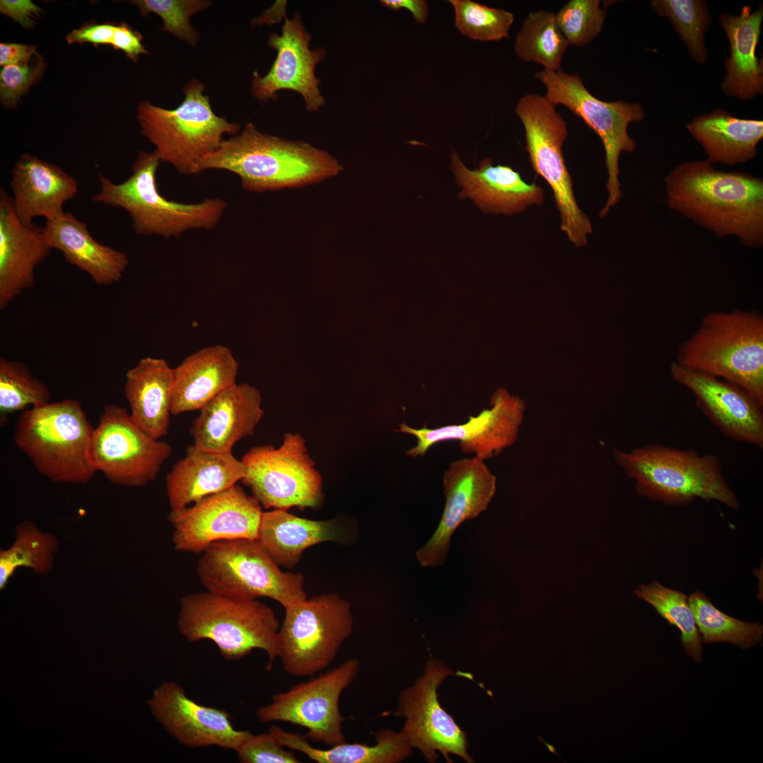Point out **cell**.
<instances>
[{
    "label": "cell",
    "mask_w": 763,
    "mask_h": 763,
    "mask_svg": "<svg viewBox=\"0 0 763 763\" xmlns=\"http://www.w3.org/2000/svg\"><path fill=\"white\" fill-rule=\"evenodd\" d=\"M242 461L247 468L242 481L266 509H315L323 503L322 477L300 434L286 433L276 449L253 447Z\"/></svg>",
    "instance_id": "obj_13"
},
{
    "label": "cell",
    "mask_w": 763,
    "mask_h": 763,
    "mask_svg": "<svg viewBox=\"0 0 763 763\" xmlns=\"http://www.w3.org/2000/svg\"><path fill=\"white\" fill-rule=\"evenodd\" d=\"M634 593L651 605L661 617L680 630V640L685 652L695 662H700L702 658L701 636L687 596L666 588L656 581L647 586L640 585Z\"/></svg>",
    "instance_id": "obj_39"
},
{
    "label": "cell",
    "mask_w": 763,
    "mask_h": 763,
    "mask_svg": "<svg viewBox=\"0 0 763 763\" xmlns=\"http://www.w3.org/2000/svg\"><path fill=\"white\" fill-rule=\"evenodd\" d=\"M148 704L163 728L187 747L217 746L236 751L252 734L235 729L225 710L201 705L188 697L174 681L162 682Z\"/></svg>",
    "instance_id": "obj_21"
},
{
    "label": "cell",
    "mask_w": 763,
    "mask_h": 763,
    "mask_svg": "<svg viewBox=\"0 0 763 763\" xmlns=\"http://www.w3.org/2000/svg\"><path fill=\"white\" fill-rule=\"evenodd\" d=\"M42 230L52 249L60 251L66 261L87 273L97 285L119 282L129 264L124 252L97 242L87 224L71 213L46 220Z\"/></svg>",
    "instance_id": "obj_28"
},
{
    "label": "cell",
    "mask_w": 763,
    "mask_h": 763,
    "mask_svg": "<svg viewBox=\"0 0 763 763\" xmlns=\"http://www.w3.org/2000/svg\"><path fill=\"white\" fill-rule=\"evenodd\" d=\"M538 739L539 742H540L541 743H543V744H545V746L547 747L548 750H549V751H550V752L551 753H552L553 755H555L556 756H557V757H559L560 759H562V760L563 761V762H565V761H564V759H562V758L561 757V756H560V755H559V754H558V753L557 752V751H556V749H555V747H554V746H553L552 745H551V744L548 743V742H546V741H545V740H544V739H543V738H542L541 736H538Z\"/></svg>",
    "instance_id": "obj_51"
},
{
    "label": "cell",
    "mask_w": 763,
    "mask_h": 763,
    "mask_svg": "<svg viewBox=\"0 0 763 763\" xmlns=\"http://www.w3.org/2000/svg\"><path fill=\"white\" fill-rule=\"evenodd\" d=\"M343 538L344 531L335 519L310 520L275 509L263 511L257 537L276 563L288 569L298 564L309 547Z\"/></svg>",
    "instance_id": "obj_32"
},
{
    "label": "cell",
    "mask_w": 763,
    "mask_h": 763,
    "mask_svg": "<svg viewBox=\"0 0 763 763\" xmlns=\"http://www.w3.org/2000/svg\"><path fill=\"white\" fill-rule=\"evenodd\" d=\"M173 386L174 368L162 358L144 357L126 373L124 394L130 418L155 439L168 432Z\"/></svg>",
    "instance_id": "obj_31"
},
{
    "label": "cell",
    "mask_w": 763,
    "mask_h": 763,
    "mask_svg": "<svg viewBox=\"0 0 763 763\" xmlns=\"http://www.w3.org/2000/svg\"><path fill=\"white\" fill-rule=\"evenodd\" d=\"M686 129L703 147L708 161L728 165L756 157L763 138L762 120L740 119L721 109L694 117Z\"/></svg>",
    "instance_id": "obj_33"
},
{
    "label": "cell",
    "mask_w": 763,
    "mask_h": 763,
    "mask_svg": "<svg viewBox=\"0 0 763 763\" xmlns=\"http://www.w3.org/2000/svg\"><path fill=\"white\" fill-rule=\"evenodd\" d=\"M48 387L35 377L23 363L0 358V425L5 427L8 416L28 406L49 402Z\"/></svg>",
    "instance_id": "obj_40"
},
{
    "label": "cell",
    "mask_w": 763,
    "mask_h": 763,
    "mask_svg": "<svg viewBox=\"0 0 763 763\" xmlns=\"http://www.w3.org/2000/svg\"><path fill=\"white\" fill-rule=\"evenodd\" d=\"M42 8L30 0H1L0 12L8 16L25 28H31L35 23L34 18Z\"/></svg>",
    "instance_id": "obj_48"
},
{
    "label": "cell",
    "mask_w": 763,
    "mask_h": 763,
    "mask_svg": "<svg viewBox=\"0 0 763 763\" xmlns=\"http://www.w3.org/2000/svg\"><path fill=\"white\" fill-rule=\"evenodd\" d=\"M239 363L231 350L215 345L198 350L174 368L172 414L200 410L236 384Z\"/></svg>",
    "instance_id": "obj_30"
},
{
    "label": "cell",
    "mask_w": 763,
    "mask_h": 763,
    "mask_svg": "<svg viewBox=\"0 0 763 763\" xmlns=\"http://www.w3.org/2000/svg\"><path fill=\"white\" fill-rule=\"evenodd\" d=\"M171 454L170 444L147 435L125 408L112 404L104 407L93 431L90 459L95 471L110 483L144 486L157 478Z\"/></svg>",
    "instance_id": "obj_14"
},
{
    "label": "cell",
    "mask_w": 763,
    "mask_h": 763,
    "mask_svg": "<svg viewBox=\"0 0 763 763\" xmlns=\"http://www.w3.org/2000/svg\"><path fill=\"white\" fill-rule=\"evenodd\" d=\"M197 574L207 591L218 595L268 597L284 608L307 598L303 574L282 572L258 539L212 543L202 552Z\"/></svg>",
    "instance_id": "obj_9"
},
{
    "label": "cell",
    "mask_w": 763,
    "mask_h": 763,
    "mask_svg": "<svg viewBox=\"0 0 763 763\" xmlns=\"http://www.w3.org/2000/svg\"><path fill=\"white\" fill-rule=\"evenodd\" d=\"M670 372L673 381L693 393L697 408L725 436L763 447V406L750 393L676 362L670 365Z\"/></svg>",
    "instance_id": "obj_22"
},
{
    "label": "cell",
    "mask_w": 763,
    "mask_h": 763,
    "mask_svg": "<svg viewBox=\"0 0 763 763\" xmlns=\"http://www.w3.org/2000/svg\"><path fill=\"white\" fill-rule=\"evenodd\" d=\"M10 186L16 214L28 226L37 216L51 220L61 215L64 204L78 192V182L69 174L28 153L14 165Z\"/></svg>",
    "instance_id": "obj_26"
},
{
    "label": "cell",
    "mask_w": 763,
    "mask_h": 763,
    "mask_svg": "<svg viewBox=\"0 0 763 763\" xmlns=\"http://www.w3.org/2000/svg\"><path fill=\"white\" fill-rule=\"evenodd\" d=\"M762 19V6L752 12L750 6H744L738 16L729 13L718 16L730 43L721 86L727 96L746 101L763 93V60L756 56Z\"/></svg>",
    "instance_id": "obj_29"
},
{
    "label": "cell",
    "mask_w": 763,
    "mask_h": 763,
    "mask_svg": "<svg viewBox=\"0 0 763 763\" xmlns=\"http://www.w3.org/2000/svg\"><path fill=\"white\" fill-rule=\"evenodd\" d=\"M43 59L39 57L30 64H20L3 66L0 71V98L6 107H14L20 97L42 76Z\"/></svg>",
    "instance_id": "obj_44"
},
{
    "label": "cell",
    "mask_w": 763,
    "mask_h": 763,
    "mask_svg": "<svg viewBox=\"0 0 763 763\" xmlns=\"http://www.w3.org/2000/svg\"><path fill=\"white\" fill-rule=\"evenodd\" d=\"M651 8L673 25L687 47L690 56L704 64L708 60L705 34L711 23L703 0H652Z\"/></svg>",
    "instance_id": "obj_38"
},
{
    "label": "cell",
    "mask_w": 763,
    "mask_h": 763,
    "mask_svg": "<svg viewBox=\"0 0 763 763\" xmlns=\"http://www.w3.org/2000/svg\"><path fill=\"white\" fill-rule=\"evenodd\" d=\"M669 207L719 237L763 245V180L718 171L707 160L685 162L664 179Z\"/></svg>",
    "instance_id": "obj_1"
},
{
    "label": "cell",
    "mask_w": 763,
    "mask_h": 763,
    "mask_svg": "<svg viewBox=\"0 0 763 763\" xmlns=\"http://www.w3.org/2000/svg\"><path fill=\"white\" fill-rule=\"evenodd\" d=\"M179 605L177 628L189 641L210 639L228 661L239 660L260 649L268 656L266 670H272L278 658L280 623L266 604L207 591L184 596Z\"/></svg>",
    "instance_id": "obj_6"
},
{
    "label": "cell",
    "mask_w": 763,
    "mask_h": 763,
    "mask_svg": "<svg viewBox=\"0 0 763 763\" xmlns=\"http://www.w3.org/2000/svg\"><path fill=\"white\" fill-rule=\"evenodd\" d=\"M15 540L6 550L0 551V589L5 588L9 579L20 567L45 575L54 567V555L59 543L52 533L41 531L32 521L25 520L15 529Z\"/></svg>",
    "instance_id": "obj_36"
},
{
    "label": "cell",
    "mask_w": 763,
    "mask_h": 763,
    "mask_svg": "<svg viewBox=\"0 0 763 763\" xmlns=\"http://www.w3.org/2000/svg\"><path fill=\"white\" fill-rule=\"evenodd\" d=\"M676 362L735 384L763 406V317L740 309L706 314Z\"/></svg>",
    "instance_id": "obj_3"
},
{
    "label": "cell",
    "mask_w": 763,
    "mask_h": 763,
    "mask_svg": "<svg viewBox=\"0 0 763 763\" xmlns=\"http://www.w3.org/2000/svg\"><path fill=\"white\" fill-rule=\"evenodd\" d=\"M360 662L350 658L338 666L288 690L272 696L271 702L259 707L261 723L289 722L306 728L309 740L333 746L346 742L344 718L339 709L341 693L356 678Z\"/></svg>",
    "instance_id": "obj_15"
},
{
    "label": "cell",
    "mask_w": 763,
    "mask_h": 763,
    "mask_svg": "<svg viewBox=\"0 0 763 763\" xmlns=\"http://www.w3.org/2000/svg\"><path fill=\"white\" fill-rule=\"evenodd\" d=\"M688 603L704 644L723 641L746 649L762 641L761 624L743 622L726 615L702 592L697 591L691 594Z\"/></svg>",
    "instance_id": "obj_37"
},
{
    "label": "cell",
    "mask_w": 763,
    "mask_h": 763,
    "mask_svg": "<svg viewBox=\"0 0 763 763\" xmlns=\"http://www.w3.org/2000/svg\"><path fill=\"white\" fill-rule=\"evenodd\" d=\"M262 513L259 500L235 485L170 512L174 548L198 554L217 541L257 539Z\"/></svg>",
    "instance_id": "obj_16"
},
{
    "label": "cell",
    "mask_w": 763,
    "mask_h": 763,
    "mask_svg": "<svg viewBox=\"0 0 763 763\" xmlns=\"http://www.w3.org/2000/svg\"><path fill=\"white\" fill-rule=\"evenodd\" d=\"M142 35L124 23L116 25L111 45L114 49L122 50L127 58L136 61L139 55L148 54L143 45Z\"/></svg>",
    "instance_id": "obj_46"
},
{
    "label": "cell",
    "mask_w": 763,
    "mask_h": 763,
    "mask_svg": "<svg viewBox=\"0 0 763 763\" xmlns=\"http://www.w3.org/2000/svg\"><path fill=\"white\" fill-rule=\"evenodd\" d=\"M451 161V168L463 188L461 195L471 199L486 213L511 215L544 202L543 189L534 183H526L509 166L492 165V160L485 158L478 169L471 170L454 150Z\"/></svg>",
    "instance_id": "obj_25"
},
{
    "label": "cell",
    "mask_w": 763,
    "mask_h": 763,
    "mask_svg": "<svg viewBox=\"0 0 763 763\" xmlns=\"http://www.w3.org/2000/svg\"><path fill=\"white\" fill-rule=\"evenodd\" d=\"M161 160L158 152L139 150L132 165V174L120 184L98 174L100 191L92 201L122 208L130 216L139 235L179 237L194 229L212 230L220 221L227 203L220 199H206L196 203H184L165 199L160 194L156 174Z\"/></svg>",
    "instance_id": "obj_7"
},
{
    "label": "cell",
    "mask_w": 763,
    "mask_h": 763,
    "mask_svg": "<svg viewBox=\"0 0 763 763\" xmlns=\"http://www.w3.org/2000/svg\"><path fill=\"white\" fill-rule=\"evenodd\" d=\"M599 0H571L555 14L557 25L569 45L583 47L602 31L605 10Z\"/></svg>",
    "instance_id": "obj_43"
},
{
    "label": "cell",
    "mask_w": 763,
    "mask_h": 763,
    "mask_svg": "<svg viewBox=\"0 0 763 763\" xmlns=\"http://www.w3.org/2000/svg\"><path fill=\"white\" fill-rule=\"evenodd\" d=\"M183 91L184 99L174 110L141 101L137 119L141 134L155 146L161 162L181 174L197 175L201 161L220 146L223 135L237 134L240 124L213 112L197 79L187 82Z\"/></svg>",
    "instance_id": "obj_8"
},
{
    "label": "cell",
    "mask_w": 763,
    "mask_h": 763,
    "mask_svg": "<svg viewBox=\"0 0 763 763\" xmlns=\"http://www.w3.org/2000/svg\"><path fill=\"white\" fill-rule=\"evenodd\" d=\"M42 227L23 225L12 196L0 190V309L35 285V270L50 254Z\"/></svg>",
    "instance_id": "obj_24"
},
{
    "label": "cell",
    "mask_w": 763,
    "mask_h": 763,
    "mask_svg": "<svg viewBox=\"0 0 763 763\" xmlns=\"http://www.w3.org/2000/svg\"><path fill=\"white\" fill-rule=\"evenodd\" d=\"M453 671L440 661L431 658L424 674L413 686L403 690L395 715L406 718L401 731L412 747L419 749L427 762L432 763L441 752L447 762L449 754L459 756L467 762H473L467 752L466 733L454 718L440 706L437 690Z\"/></svg>",
    "instance_id": "obj_17"
},
{
    "label": "cell",
    "mask_w": 763,
    "mask_h": 763,
    "mask_svg": "<svg viewBox=\"0 0 763 763\" xmlns=\"http://www.w3.org/2000/svg\"><path fill=\"white\" fill-rule=\"evenodd\" d=\"M143 16L150 13L158 15L162 20L163 32L174 35L180 40L195 46L199 34L190 23L192 16L206 9L211 4L207 0H134Z\"/></svg>",
    "instance_id": "obj_42"
},
{
    "label": "cell",
    "mask_w": 763,
    "mask_h": 763,
    "mask_svg": "<svg viewBox=\"0 0 763 763\" xmlns=\"http://www.w3.org/2000/svg\"><path fill=\"white\" fill-rule=\"evenodd\" d=\"M35 47L18 43H0V65L28 64L36 54Z\"/></svg>",
    "instance_id": "obj_49"
},
{
    "label": "cell",
    "mask_w": 763,
    "mask_h": 763,
    "mask_svg": "<svg viewBox=\"0 0 763 763\" xmlns=\"http://www.w3.org/2000/svg\"><path fill=\"white\" fill-rule=\"evenodd\" d=\"M490 405V409L469 416L463 424L415 429L403 422L395 431L416 438V445L406 451L412 458L424 456L437 443L458 441L463 454H473L485 461L498 456L516 442L526 410L521 398L510 396L504 389L495 392Z\"/></svg>",
    "instance_id": "obj_18"
},
{
    "label": "cell",
    "mask_w": 763,
    "mask_h": 763,
    "mask_svg": "<svg viewBox=\"0 0 763 763\" xmlns=\"http://www.w3.org/2000/svg\"><path fill=\"white\" fill-rule=\"evenodd\" d=\"M535 77L546 88L545 97L554 105L567 107L599 136L605 154L608 199L600 211L605 217L620 201L622 193L619 180V158L622 152L632 153L637 142L628 134V125L641 122L645 116L639 103L623 100L605 102L594 97L578 74L543 69Z\"/></svg>",
    "instance_id": "obj_12"
},
{
    "label": "cell",
    "mask_w": 763,
    "mask_h": 763,
    "mask_svg": "<svg viewBox=\"0 0 763 763\" xmlns=\"http://www.w3.org/2000/svg\"><path fill=\"white\" fill-rule=\"evenodd\" d=\"M285 609L278 632V656L295 677L314 676L327 668L350 636V602L328 593L297 602Z\"/></svg>",
    "instance_id": "obj_11"
},
{
    "label": "cell",
    "mask_w": 763,
    "mask_h": 763,
    "mask_svg": "<svg viewBox=\"0 0 763 763\" xmlns=\"http://www.w3.org/2000/svg\"><path fill=\"white\" fill-rule=\"evenodd\" d=\"M383 6L390 10L398 11L401 8L409 11L415 22L425 24L429 15L428 3L425 0H382Z\"/></svg>",
    "instance_id": "obj_50"
},
{
    "label": "cell",
    "mask_w": 763,
    "mask_h": 763,
    "mask_svg": "<svg viewBox=\"0 0 763 763\" xmlns=\"http://www.w3.org/2000/svg\"><path fill=\"white\" fill-rule=\"evenodd\" d=\"M569 43L560 31L555 14L548 11L529 13L515 39L514 51L523 61L560 71Z\"/></svg>",
    "instance_id": "obj_35"
},
{
    "label": "cell",
    "mask_w": 763,
    "mask_h": 763,
    "mask_svg": "<svg viewBox=\"0 0 763 763\" xmlns=\"http://www.w3.org/2000/svg\"><path fill=\"white\" fill-rule=\"evenodd\" d=\"M342 169L327 152L303 141L261 133L252 123L240 134L224 139L199 167V173L223 170L236 174L245 190L255 192L313 184Z\"/></svg>",
    "instance_id": "obj_2"
},
{
    "label": "cell",
    "mask_w": 763,
    "mask_h": 763,
    "mask_svg": "<svg viewBox=\"0 0 763 763\" xmlns=\"http://www.w3.org/2000/svg\"><path fill=\"white\" fill-rule=\"evenodd\" d=\"M268 731L278 743L299 751L318 763H397L412 754V746L401 731L380 728L375 733L376 745L347 743L328 749L313 747L307 736L300 733L287 732L272 725Z\"/></svg>",
    "instance_id": "obj_34"
},
{
    "label": "cell",
    "mask_w": 763,
    "mask_h": 763,
    "mask_svg": "<svg viewBox=\"0 0 763 763\" xmlns=\"http://www.w3.org/2000/svg\"><path fill=\"white\" fill-rule=\"evenodd\" d=\"M245 464L232 452L218 453L188 446L185 456L165 475L171 511H178L208 496L224 491L242 480Z\"/></svg>",
    "instance_id": "obj_27"
},
{
    "label": "cell",
    "mask_w": 763,
    "mask_h": 763,
    "mask_svg": "<svg viewBox=\"0 0 763 763\" xmlns=\"http://www.w3.org/2000/svg\"><path fill=\"white\" fill-rule=\"evenodd\" d=\"M311 40L300 13L292 18L285 17L281 34L272 33L267 40L268 45L277 52L271 68L264 76L254 73L251 92L256 99L267 101L275 99L279 90H290L302 95L308 112H316L324 105L315 69L327 51L321 47L311 49Z\"/></svg>",
    "instance_id": "obj_19"
},
{
    "label": "cell",
    "mask_w": 763,
    "mask_h": 763,
    "mask_svg": "<svg viewBox=\"0 0 763 763\" xmlns=\"http://www.w3.org/2000/svg\"><path fill=\"white\" fill-rule=\"evenodd\" d=\"M260 392L247 384H235L206 403L189 429L199 449L232 452L242 439L252 436L264 412Z\"/></svg>",
    "instance_id": "obj_23"
},
{
    "label": "cell",
    "mask_w": 763,
    "mask_h": 763,
    "mask_svg": "<svg viewBox=\"0 0 763 763\" xmlns=\"http://www.w3.org/2000/svg\"><path fill=\"white\" fill-rule=\"evenodd\" d=\"M116 25L90 23L73 30L66 36L69 44L111 45Z\"/></svg>",
    "instance_id": "obj_47"
},
{
    "label": "cell",
    "mask_w": 763,
    "mask_h": 763,
    "mask_svg": "<svg viewBox=\"0 0 763 763\" xmlns=\"http://www.w3.org/2000/svg\"><path fill=\"white\" fill-rule=\"evenodd\" d=\"M613 454L626 475L635 481L641 496L670 505L687 504L701 498L732 509L739 507L717 455L656 444L630 451L614 448Z\"/></svg>",
    "instance_id": "obj_4"
},
{
    "label": "cell",
    "mask_w": 763,
    "mask_h": 763,
    "mask_svg": "<svg viewBox=\"0 0 763 763\" xmlns=\"http://www.w3.org/2000/svg\"><path fill=\"white\" fill-rule=\"evenodd\" d=\"M455 13V26L463 35L478 41L508 38L514 23L512 13L471 0H449Z\"/></svg>",
    "instance_id": "obj_41"
},
{
    "label": "cell",
    "mask_w": 763,
    "mask_h": 763,
    "mask_svg": "<svg viewBox=\"0 0 763 763\" xmlns=\"http://www.w3.org/2000/svg\"><path fill=\"white\" fill-rule=\"evenodd\" d=\"M514 112L525 130V149L532 169L552 189L561 230L575 246H584L593 228L577 203L565 164L562 146L568 135L567 123L556 105L537 93L522 96Z\"/></svg>",
    "instance_id": "obj_10"
},
{
    "label": "cell",
    "mask_w": 763,
    "mask_h": 763,
    "mask_svg": "<svg viewBox=\"0 0 763 763\" xmlns=\"http://www.w3.org/2000/svg\"><path fill=\"white\" fill-rule=\"evenodd\" d=\"M442 484L446 499L442 516L432 536L415 553L424 567L444 564L453 533L487 508L496 492L497 478L485 460L474 456L451 462L443 474Z\"/></svg>",
    "instance_id": "obj_20"
},
{
    "label": "cell",
    "mask_w": 763,
    "mask_h": 763,
    "mask_svg": "<svg viewBox=\"0 0 763 763\" xmlns=\"http://www.w3.org/2000/svg\"><path fill=\"white\" fill-rule=\"evenodd\" d=\"M242 763H299L294 752L280 745L268 733L252 734L235 751Z\"/></svg>",
    "instance_id": "obj_45"
},
{
    "label": "cell",
    "mask_w": 763,
    "mask_h": 763,
    "mask_svg": "<svg viewBox=\"0 0 763 763\" xmlns=\"http://www.w3.org/2000/svg\"><path fill=\"white\" fill-rule=\"evenodd\" d=\"M93 430L81 403L66 399L21 413L13 440L35 468L52 482L85 484L97 472L90 459Z\"/></svg>",
    "instance_id": "obj_5"
}]
</instances>
